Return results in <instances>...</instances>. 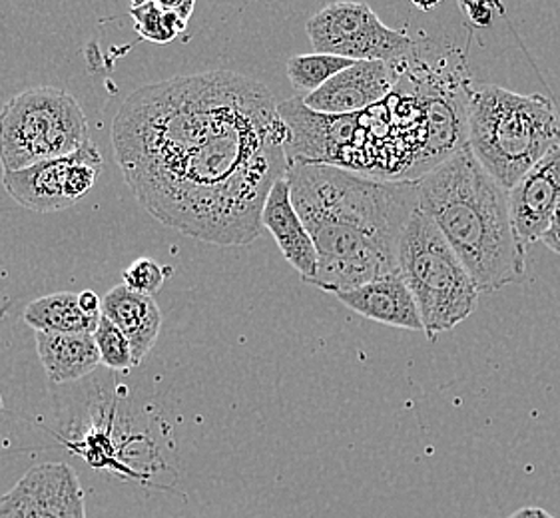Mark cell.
I'll list each match as a JSON object with an SVG mask.
<instances>
[{
	"label": "cell",
	"instance_id": "14",
	"mask_svg": "<svg viewBox=\"0 0 560 518\" xmlns=\"http://www.w3.org/2000/svg\"><path fill=\"white\" fill-rule=\"evenodd\" d=\"M337 299L359 316L377 323L425 333L413 293L401 275H389L351 292L337 293Z\"/></svg>",
	"mask_w": 560,
	"mask_h": 518
},
{
	"label": "cell",
	"instance_id": "8",
	"mask_svg": "<svg viewBox=\"0 0 560 518\" xmlns=\"http://www.w3.org/2000/svg\"><path fill=\"white\" fill-rule=\"evenodd\" d=\"M104 169L101 150L92 142L62 158L31 168L2 172V186L12 200L40 214L62 212L79 203L96 186Z\"/></svg>",
	"mask_w": 560,
	"mask_h": 518
},
{
	"label": "cell",
	"instance_id": "15",
	"mask_svg": "<svg viewBox=\"0 0 560 518\" xmlns=\"http://www.w3.org/2000/svg\"><path fill=\"white\" fill-rule=\"evenodd\" d=\"M102 316L108 317L126 335L135 365L147 360L162 327V311L154 297L132 292L124 283L116 285L102 297Z\"/></svg>",
	"mask_w": 560,
	"mask_h": 518
},
{
	"label": "cell",
	"instance_id": "20",
	"mask_svg": "<svg viewBox=\"0 0 560 518\" xmlns=\"http://www.w3.org/2000/svg\"><path fill=\"white\" fill-rule=\"evenodd\" d=\"M92 335L96 341V348L101 351L102 363L106 367H110L114 372H130V367L135 365L132 348L122 331L114 326L108 317L102 316L101 323Z\"/></svg>",
	"mask_w": 560,
	"mask_h": 518
},
{
	"label": "cell",
	"instance_id": "23",
	"mask_svg": "<svg viewBox=\"0 0 560 518\" xmlns=\"http://www.w3.org/2000/svg\"><path fill=\"white\" fill-rule=\"evenodd\" d=\"M79 305L82 314L89 317H102V297L92 290H84L79 293Z\"/></svg>",
	"mask_w": 560,
	"mask_h": 518
},
{
	"label": "cell",
	"instance_id": "27",
	"mask_svg": "<svg viewBox=\"0 0 560 518\" xmlns=\"http://www.w3.org/2000/svg\"><path fill=\"white\" fill-rule=\"evenodd\" d=\"M550 518H555V517H550Z\"/></svg>",
	"mask_w": 560,
	"mask_h": 518
},
{
	"label": "cell",
	"instance_id": "13",
	"mask_svg": "<svg viewBox=\"0 0 560 518\" xmlns=\"http://www.w3.org/2000/svg\"><path fill=\"white\" fill-rule=\"evenodd\" d=\"M261 226L273 236L283 258L302 275L303 282H314L317 273V249L312 234L307 232L293 205L292 190L285 178H281L271 188L261 212Z\"/></svg>",
	"mask_w": 560,
	"mask_h": 518
},
{
	"label": "cell",
	"instance_id": "18",
	"mask_svg": "<svg viewBox=\"0 0 560 518\" xmlns=\"http://www.w3.org/2000/svg\"><path fill=\"white\" fill-rule=\"evenodd\" d=\"M355 62L348 58L331 57V55H298L288 60V79L293 89L305 96L314 94L325 86L329 80L341 70L353 67Z\"/></svg>",
	"mask_w": 560,
	"mask_h": 518
},
{
	"label": "cell",
	"instance_id": "17",
	"mask_svg": "<svg viewBox=\"0 0 560 518\" xmlns=\"http://www.w3.org/2000/svg\"><path fill=\"white\" fill-rule=\"evenodd\" d=\"M101 319L82 314L79 293L72 292L38 297L24 309V321L36 333H94Z\"/></svg>",
	"mask_w": 560,
	"mask_h": 518
},
{
	"label": "cell",
	"instance_id": "10",
	"mask_svg": "<svg viewBox=\"0 0 560 518\" xmlns=\"http://www.w3.org/2000/svg\"><path fill=\"white\" fill-rule=\"evenodd\" d=\"M0 518H86L79 474L67 462H43L0 498Z\"/></svg>",
	"mask_w": 560,
	"mask_h": 518
},
{
	"label": "cell",
	"instance_id": "26",
	"mask_svg": "<svg viewBox=\"0 0 560 518\" xmlns=\"http://www.w3.org/2000/svg\"><path fill=\"white\" fill-rule=\"evenodd\" d=\"M0 409H2V397H0Z\"/></svg>",
	"mask_w": 560,
	"mask_h": 518
},
{
	"label": "cell",
	"instance_id": "21",
	"mask_svg": "<svg viewBox=\"0 0 560 518\" xmlns=\"http://www.w3.org/2000/svg\"><path fill=\"white\" fill-rule=\"evenodd\" d=\"M170 268H162L158 261L152 258L136 259L122 271L124 285L128 290L142 295H154L162 290L164 280L168 275Z\"/></svg>",
	"mask_w": 560,
	"mask_h": 518
},
{
	"label": "cell",
	"instance_id": "5",
	"mask_svg": "<svg viewBox=\"0 0 560 518\" xmlns=\"http://www.w3.org/2000/svg\"><path fill=\"white\" fill-rule=\"evenodd\" d=\"M399 275L413 293L431 341L471 317L479 304V290L469 271L421 208L401 236Z\"/></svg>",
	"mask_w": 560,
	"mask_h": 518
},
{
	"label": "cell",
	"instance_id": "3",
	"mask_svg": "<svg viewBox=\"0 0 560 518\" xmlns=\"http://www.w3.org/2000/svg\"><path fill=\"white\" fill-rule=\"evenodd\" d=\"M419 208L445 236L479 293L523 282L527 251L516 234L509 192L465 148L417 180Z\"/></svg>",
	"mask_w": 560,
	"mask_h": 518
},
{
	"label": "cell",
	"instance_id": "25",
	"mask_svg": "<svg viewBox=\"0 0 560 518\" xmlns=\"http://www.w3.org/2000/svg\"><path fill=\"white\" fill-rule=\"evenodd\" d=\"M506 518H550V515L545 510V508L527 507L516 510V513H513L511 517Z\"/></svg>",
	"mask_w": 560,
	"mask_h": 518
},
{
	"label": "cell",
	"instance_id": "22",
	"mask_svg": "<svg viewBox=\"0 0 560 518\" xmlns=\"http://www.w3.org/2000/svg\"><path fill=\"white\" fill-rule=\"evenodd\" d=\"M459 9L465 12L467 21L477 28H489L494 23L497 14L504 11L497 2H460Z\"/></svg>",
	"mask_w": 560,
	"mask_h": 518
},
{
	"label": "cell",
	"instance_id": "11",
	"mask_svg": "<svg viewBox=\"0 0 560 518\" xmlns=\"http://www.w3.org/2000/svg\"><path fill=\"white\" fill-rule=\"evenodd\" d=\"M399 76L395 62H355L305 96L303 104L314 113L331 116L365 113L392 94Z\"/></svg>",
	"mask_w": 560,
	"mask_h": 518
},
{
	"label": "cell",
	"instance_id": "7",
	"mask_svg": "<svg viewBox=\"0 0 560 518\" xmlns=\"http://www.w3.org/2000/svg\"><path fill=\"white\" fill-rule=\"evenodd\" d=\"M317 55L348 58L353 62H395L413 50L404 33L382 23L365 2H334L305 24Z\"/></svg>",
	"mask_w": 560,
	"mask_h": 518
},
{
	"label": "cell",
	"instance_id": "1",
	"mask_svg": "<svg viewBox=\"0 0 560 518\" xmlns=\"http://www.w3.org/2000/svg\"><path fill=\"white\" fill-rule=\"evenodd\" d=\"M290 128L266 84L232 70L132 92L114 116V156L138 203L164 226L215 246L261 236L285 178Z\"/></svg>",
	"mask_w": 560,
	"mask_h": 518
},
{
	"label": "cell",
	"instance_id": "24",
	"mask_svg": "<svg viewBox=\"0 0 560 518\" xmlns=\"http://www.w3.org/2000/svg\"><path fill=\"white\" fill-rule=\"evenodd\" d=\"M547 248L552 249L555 254H559L560 256V202L557 205V210H555V215H552V222H550L549 229H547V234L542 236L540 239Z\"/></svg>",
	"mask_w": 560,
	"mask_h": 518
},
{
	"label": "cell",
	"instance_id": "6",
	"mask_svg": "<svg viewBox=\"0 0 560 518\" xmlns=\"http://www.w3.org/2000/svg\"><path fill=\"white\" fill-rule=\"evenodd\" d=\"M89 120L79 101L62 89L36 86L12 96L0 110L2 172L62 158L89 144Z\"/></svg>",
	"mask_w": 560,
	"mask_h": 518
},
{
	"label": "cell",
	"instance_id": "19",
	"mask_svg": "<svg viewBox=\"0 0 560 518\" xmlns=\"http://www.w3.org/2000/svg\"><path fill=\"white\" fill-rule=\"evenodd\" d=\"M130 16L135 19L136 33L158 45L174 40L188 24L174 11L172 2H136L130 7Z\"/></svg>",
	"mask_w": 560,
	"mask_h": 518
},
{
	"label": "cell",
	"instance_id": "2",
	"mask_svg": "<svg viewBox=\"0 0 560 518\" xmlns=\"http://www.w3.org/2000/svg\"><path fill=\"white\" fill-rule=\"evenodd\" d=\"M285 180L317 249L314 285L329 293L399 275V244L419 210L417 181L293 162Z\"/></svg>",
	"mask_w": 560,
	"mask_h": 518
},
{
	"label": "cell",
	"instance_id": "4",
	"mask_svg": "<svg viewBox=\"0 0 560 518\" xmlns=\"http://www.w3.org/2000/svg\"><path fill=\"white\" fill-rule=\"evenodd\" d=\"M469 150L506 192L560 146V118L542 94L485 84L469 98Z\"/></svg>",
	"mask_w": 560,
	"mask_h": 518
},
{
	"label": "cell",
	"instance_id": "16",
	"mask_svg": "<svg viewBox=\"0 0 560 518\" xmlns=\"http://www.w3.org/2000/svg\"><path fill=\"white\" fill-rule=\"evenodd\" d=\"M36 351L52 384H70L101 365L92 333H36Z\"/></svg>",
	"mask_w": 560,
	"mask_h": 518
},
{
	"label": "cell",
	"instance_id": "9",
	"mask_svg": "<svg viewBox=\"0 0 560 518\" xmlns=\"http://www.w3.org/2000/svg\"><path fill=\"white\" fill-rule=\"evenodd\" d=\"M283 122L290 128L288 160L351 169L359 144V116H331L310 110L303 98L278 104Z\"/></svg>",
	"mask_w": 560,
	"mask_h": 518
},
{
	"label": "cell",
	"instance_id": "12",
	"mask_svg": "<svg viewBox=\"0 0 560 518\" xmlns=\"http://www.w3.org/2000/svg\"><path fill=\"white\" fill-rule=\"evenodd\" d=\"M560 202V146L509 190V208L516 234L523 244L540 242L547 234Z\"/></svg>",
	"mask_w": 560,
	"mask_h": 518
}]
</instances>
